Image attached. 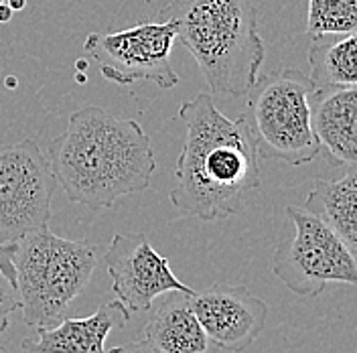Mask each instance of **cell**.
I'll return each mask as SVG.
<instances>
[{"instance_id": "1", "label": "cell", "mask_w": 357, "mask_h": 353, "mask_svg": "<svg viewBox=\"0 0 357 353\" xmlns=\"http://www.w3.org/2000/svg\"><path fill=\"white\" fill-rule=\"evenodd\" d=\"M187 133L173 171L171 203L203 221L238 213L248 191L260 187L258 149L244 114L227 118L211 93H197L178 108Z\"/></svg>"}, {"instance_id": "2", "label": "cell", "mask_w": 357, "mask_h": 353, "mask_svg": "<svg viewBox=\"0 0 357 353\" xmlns=\"http://www.w3.org/2000/svg\"><path fill=\"white\" fill-rule=\"evenodd\" d=\"M47 158L69 201L100 211L144 191L156 156L144 128L100 106L75 110L63 133L49 142Z\"/></svg>"}, {"instance_id": "3", "label": "cell", "mask_w": 357, "mask_h": 353, "mask_svg": "<svg viewBox=\"0 0 357 353\" xmlns=\"http://www.w3.org/2000/svg\"><path fill=\"white\" fill-rule=\"evenodd\" d=\"M162 15L175 22L211 96L242 98L252 89L266 55L252 0H175Z\"/></svg>"}, {"instance_id": "4", "label": "cell", "mask_w": 357, "mask_h": 353, "mask_svg": "<svg viewBox=\"0 0 357 353\" xmlns=\"http://www.w3.org/2000/svg\"><path fill=\"white\" fill-rule=\"evenodd\" d=\"M13 264L22 321L45 329L59 323L86 288L98 266V246L67 240L43 225L13 242Z\"/></svg>"}, {"instance_id": "5", "label": "cell", "mask_w": 357, "mask_h": 353, "mask_svg": "<svg viewBox=\"0 0 357 353\" xmlns=\"http://www.w3.org/2000/svg\"><path fill=\"white\" fill-rule=\"evenodd\" d=\"M312 89L311 77L296 67L258 75L245 93L244 116L260 158L298 167L319 155V140L311 120Z\"/></svg>"}, {"instance_id": "6", "label": "cell", "mask_w": 357, "mask_h": 353, "mask_svg": "<svg viewBox=\"0 0 357 353\" xmlns=\"http://www.w3.org/2000/svg\"><path fill=\"white\" fill-rule=\"evenodd\" d=\"M287 216L294 232L274 250V276L307 299L333 283L357 287V258L333 227L303 205H287Z\"/></svg>"}, {"instance_id": "7", "label": "cell", "mask_w": 357, "mask_h": 353, "mask_svg": "<svg viewBox=\"0 0 357 353\" xmlns=\"http://www.w3.org/2000/svg\"><path fill=\"white\" fill-rule=\"evenodd\" d=\"M177 43L175 22H140L132 29L108 35L91 33L84 51L100 66L106 80L118 86L134 82H153L158 88L173 89L178 75L171 66V53Z\"/></svg>"}, {"instance_id": "8", "label": "cell", "mask_w": 357, "mask_h": 353, "mask_svg": "<svg viewBox=\"0 0 357 353\" xmlns=\"http://www.w3.org/2000/svg\"><path fill=\"white\" fill-rule=\"evenodd\" d=\"M57 181L31 138L0 149V246L49 225Z\"/></svg>"}, {"instance_id": "9", "label": "cell", "mask_w": 357, "mask_h": 353, "mask_svg": "<svg viewBox=\"0 0 357 353\" xmlns=\"http://www.w3.org/2000/svg\"><path fill=\"white\" fill-rule=\"evenodd\" d=\"M104 262L112 278V292L130 313L149 310L155 299L167 292H193L178 280L171 262L156 252L144 234H116Z\"/></svg>"}, {"instance_id": "10", "label": "cell", "mask_w": 357, "mask_h": 353, "mask_svg": "<svg viewBox=\"0 0 357 353\" xmlns=\"http://www.w3.org/2000/svg\"><path fill=\"white\" fill-rule=\"evenodd\" d=\"M189 305L205 333L223 352L242 353L266 327L268 305L244 285L215 283L189 294Z\"/></svg>"}, {"instance_id": "11", "label": "cell", "mask_w": 357, "mask_h": 353, "mask_svg": "<svg viewBox=\"0 0 357 353\" xmlns=\"http://www.w3.org/2000/svg\"><path fill=\"white\" fill-rule=\"evenodd\" d=\"M311 120L319 155L335 169L357 171V86L312 89Z\"/></svg>"}, {"instance_id": "12", "label": "cell", "mask_w": 357, "mask_h": 353, "mask_svg": "<svg viewBox=\"0 0 357 353\" xmlns=\"http://www.w3.org/2000/svg\"><path fill=\"white\" fill-rule=\"evenodd\" d=\"M130 321V310L118 299L104 303L84 319H61L53 327L37 329V339L22 341V353H106V339Z\"/></svg>"}, {"instance_id": "13", "label": "cell", "mask_w": 357, "mask_h": 353, "mask_svg": "<svg viewBox=\"0 0 357 353\" xmlns=\"http://www.w3.org/2000/svg\"><path fill=\"white\" fill-rule=\"evenodd\" d=\"M144 339L158 353L220 352L215 341L203 329L189 305V294L185 292H173L158 305L144 329Z\"/></svg>"}, {"instance_id": "14", "label": "cell", "mask_w": 357, "mask_h": 353, "mask_svg": "<svg viewBox=\"0 0 357 353\" xmlns=\"http://www.w3.org/2000/svg\"><path fill=\"white\" fill-rule=\"evenodd\" d=\"M303 207L327 221L357 258V171L337 181L314 179Z\"/></svg>"}, {"instance_id": "15", "label": "cell", "mask_w": 357, "mask_h": 353, "mask_svg": "<svg viewBox=\"0 0 357 353\" xmlns=\"http://www.w3.org/2000/svg\"><path fill=\"white\" fill-rule=\"evenodd\" d=\"M307 61L314 88L357 86V29L311 37Z\"/></svg>"}, {"instance_id": "16", "label": "cell", "mask_w": 357, "mask_h": 353, "mask_svg": "<svg viewBox=\"0 0 357 353\" xmlns=\"http://www.w3.org/2000/svg\"><path fill=\"white\" fill-rule=\"evenodd\" d=\"M357 29V0H309L307 35H335Z\"/></svg>"}, {"instance_id": "17", "label": "cell", "mask_w": 357, "mask_h": 353, "mask_svg": "<svg viewBox=\"0 0 357 353\" xmlns=\"http://www.w3.org/2000/svg\"><path fill=\"white\" fill-rule=\"evenodd\" d=\"M19 309H21V301L17 287L0 272V335L8 329L13 313Z\"/></svg>"}, {"instance_id": "18", "label": "cell", "mask_w": 357, "mask_h": 353, "mask_svg": "<svg viewBox=\"0 0 357 353\" xmlns=\"http://www.w3.org/2000/svg\"><path fill=\"white\" fill-rule=\"evenodd\" d=\"M0 272L15 285V264H13V243H4L0 246Z\"/></svg>"}, {"instance_id": "19", "label": "cell", "mask_w": 357, "mask_h": 353, "mask_svg": "<svg viewBox=\"0 0 357 353\" xmlns=\"http://www.w3.org/2000/svg\"><path fill=\"white\" fill-rule=\"evenodd\" d=\"M106 353H158L146 341V339H140V341H132V343H126V345H120V347H114V350H108Z\"/></svg>"}, {"instance_id": "20", "label": "cell", "mask_w": 357, "mask_h": 353, "mask_svg": "<svg viewBox=\"0 0 357 353\" xmlns=\"http://www.w3.org/2000/svg\"><path fill=\"white\" fill-rule=\"evenodd\" d=\"M10 21H13V10H10V6H8L6 2H2V4H0V22L6 24V22Z\"/></svg>"}, {"instance_id": "21", "label": "cell", "mask_w": 357, "mask_h": 353, "mask_svg": "<svg viewBox=\"0 0 357 353\" xmlns=\"http://www.w3.org/2000/svg\"><path fill=\"white\" fill-rule=\"evenodd\" d=\"M6 4L10 6L13 13H19V10H22L26 6V0H6Z\"/></svg>"}, {"instance_id": "22", "label": "cell", "mask_w": 357, "mask_h": 353, "mask_svg": "<svg viewBox=\"0 0 357 353\" xmlns=\"http://www.w3.org/2000/svg\"><path fill=\"white\" fill-rule=\"evenodd\" d=\"M73 67H75V71H88L89 59H86V57H79V59H75Z\"/></svg>"}, {"instance_id": "23", "label": "cell", "mask_w": 357, "mask_h": 353, "mask_svg": "<svg viewBox=\"0 0 357 353\" xmlns=\"http://www.w3.org/2000/svg\"><path fill=\"white\" fill-rule=\"evenodd\" d=\"M4 88L17 89L19 88V80H17L15 75H8V77H4Z\"/></svg>"}, {"instance_id": "24", "label": "cell", "mask_w": 357, "mask_h": 353, "mask_svg": "<svg viewBox=\"0 0 357 353\" xmlns=\"http://www.w3.org/2000/svg\"><path fill=\"white\" fill-rule=\"evenodd\" d=\"M73 77H75V82H77L79 86H86V84H88V73H86V71H75Z\"/></svg>"}, {"instance_id": "25", "label": "cell", "mask_w": 357, "mask_h": 353, "mask_svg": "<svg viewBox=\"0 0 357 353\" xmlns=\"http://www.w3.org/2000/svg\"><path fill=\"white\" fill-rule=\"evenodd\" d=\"M0 353H8V352H6V350H4V347L0 345Z\"/></svg>"}, {"instance_id": "26", "label": "cell", "mask_w": 357, "mask_h": 353, "mask_svg": "<svg viewBox=\"0 0 357 353\" xmlns=\"http://www.w3.org/2000/svg\"><path fill=\"white\" fill-rule=\"evenodd\" d=\"M2 2H6V0H0V4H2Z\"/></svg>"}]
</instances>
